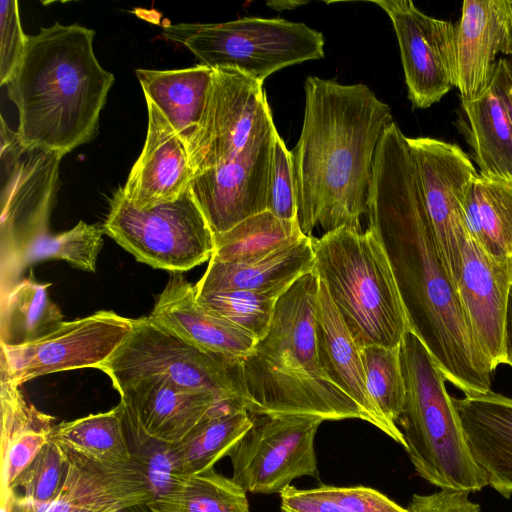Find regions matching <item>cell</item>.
<instances>
[{"label":"cell","mask_w":512,"mask_h":512,"mask_svg":"<svg viewBox=\"0 0 512 512\" xmlns=\"http://www.w3.org/2000/svg\"><path fill=\"white\" fill-rule=\"evenodd\" d=\"M303 236L298 219L283 220L266 210L215 235V248L210 260L238 262L256 258Z\"/></svg>","instance_id":"cell-31"},{"label":"cell","mask_w":512,"mask_h":512,"mask_svg":"<svg viewBox=\"0 0 512 512\" xmlns=\"http://www.w3.org/2000/svg\"><path fill=\"white\" fill-rule=\"evenodd\" d=\"M95 34L79 24L55 22L28 35L5 85L18 111L16 131L24 147L65 156L97 136L115 78L94 53Z\"/></svg>","instance_id":"cell-3"},{"label":"cell","mask_w":512,"mask_h":512,"mask_svg":"<svg viewBox=\"0 0 512 512\" xmlns=\"http://www.w3.org/2000/svg\"><path fill=\"white\" fill-rule=\"evenodd\" d=\"M319 278L301 276L276 303L268 333L242 359L251 415H312L325 420L367 417L324 371L315 332Z\"/></svg>","instance_id":"cell-4"},{"label":"cell","mask_w":512,"mask_h":512,"mask_svg":"<svg viewBox=\"0 0 512 512\" xmlns=\"http://www.w3.org/2000/svg\"><path fill=\"white\" fill-rule=\"evenodd\" d=\"M372 2L392 22L412 107L437 103L456 85V25L426 15L409 0Z\"/></svg>","instance_id":"cell-13"},{"label":"cell","mask_w":512,"mask_h":512,"mask_svg":"<svg viewBox=\"0 0 512 512\" xmlns=\"http://www.w3.org/2000/svg\"><path fill=\"white\" fill-rule=\"evenodd\" d=\"M50 283L30 276L1 293L0 344L19 346L35 342L63 322L60 308L50 298Z\"/></svg>","instance_id":"cell-29"},{"label":"cell","mask_w":512,"mask_h":512,"mask_svg":"<svg viewBox=\"0 0 512 512\" xmlns=\"http://www.w3.org/2000/svg\"><path fill=\"white\" fill-rule=\"evenodd\" d=\"M405 400L397 422L416 473L440 489L480 491L487 477L475 462L446 389V378L409 328L400 344Z\"/></svg>","instance_id":"cell-6"},{"label":"cell","mask_w":512,"mask_h":512,"mask_svg":"<svg viewBox=\"0 0 512 512\" xmlns=\"http://www.w3.org/2000/svg\"><path fill=\"white\" fill-rule=\"evenodd\" d=\"M505 364L512 367V286L510 289L505 326Z\"/></svg>","instance_id":"cell-43"},{"label":"cell","mask_w":512,"mask_h":512,"mask_svg":"<svg viewBox=\"0 0 512 512\" xmlns=\"http://www.w3.org/2000/svg\"><path fill=\"white\" fill-rule=\"evenodd\" d=\"M510 17L508 0H465L456 25V85L461 101H472L490 87L499 53L505 52Z\"/></svg>","instance_id":"cell-18"},{"label":"cell","mask_w":512,"mask_h":512,"mask_svg":"<svg viewBox=\"0 0 512 512\" xmlns=\"http://www.w3.org/2000/svg\"><path fill=\"white\" fill-rule=\"evenodd\" d=\"M267 210L283 220L298 219L292 154L278 131L274 139Z\"/></svg>","instance_id":"cell-37"},{"label":"cell","mask_w":512,"mask_h":512,"mask_svg":"<svg viewBox=\"0 0 512 512\" xmlns=\"http://www.w3.org/2000/svg\"><path fill=\"white\" fill-rule=\"evenodd\" d=\"M0 31V85L5 86L25 52L28 38L22 29L17 1H0Z\"/></svg>","instance_id":"cell-38"},{"label":"cell","mask_w":512,"mask_h":512,"mask_svg":"<svg viewBox=\"0 0 512 512\" xmlns=\"http://www.w3.org/2000/svg\"><path fill=\"white\" fill-rule=\"evenodd\" d=\"M462 107L480 174L512 180V121L496 78L482 96L462 101Z\"/></svg>","instance_id":"cell-26"},{"label":"cell","mask_w":512,"mask_h":512,"mask_svg":"<svg viewBox=\"0 0 512 512\" xmlns=\"http://www.w3.org/2000/svg\"><path fill=\"white\" fill-rule=\"evenodd\" d=\"M2 255L49 233V217L59 188L64 156L24 147L1 117Z\"/></svg>","instance_id":"cell-11"},{"label":"cell","mask_w":512,"mask_h":512,"mask_svg":"<svg viewBox=\"0 0 512 512\" xmlns=\"http://www.w3.org/2000/svg\"><path fill=\"white\" fill-rule=\"evenodd\" d=\"M145 101L146 140L125 185L120 187L125 198L140 209L177 200L191 188L193 179L186 143L156 105L147 97Z\"/></svg>","instance_id":"cell-17"},{"label":"cell","mask_w":512,"mask_h":512,"mask_svg":"<svg viewBox=\"0 0 512 512\" xmlns=\"http://www.w3.org/2000/svg\"><path fill=\"white\" fill-rule=\"evenodd\" d=\"M246 490L214 469L187 477L146 507L150 512H250Z\"/></svg>","instance_id":"cell-32"},{"label":"cell","mask_w":512,"mask_h":512,"mask_svg":"<svg viewBox=\"0 0 512 512\" xmlns=\"http://www.w3.org/2000/svg\"><path fill=\"white\" fill-rule=\"evenodd\" d=\"M470 492L440 489L428 495L414 494L407 507L409 512H481L480 506L469 499Z\"/></svg>","instance_id":"cell-41"},{"label":"cell","mask_w":512,"mask_h":512,"mask_svg":"<svg viewBox=\"0 0 512 512\" xmlns=\"http://www.w3.org/2000/svg\"><path fill=\"white\" fill-rule=\"evenodd\" d=\"M315 332L319 358L329 378L358 404L368 423L405 449L403 435L385 422L369 396L360 348L321 280L315 308Z\"/></svg>","instance_id":"cell-22"},{"label":"cell","mask_w":512,"mask_h":512,"mask_svg":"<svg viewBox=\"0 0 512 512\" xmlns=\"http://www.w3.org/2000/svg\"><path fill=\"white\" fill-rule=\"evenodd\" d=\"M306 3L307 2H305V1L285 0V1H270V2H267V5L272 9L282 11V10H292V9H295L298 6L304 5Z\"/></svg>","instance_id":"cell-44"},{"label":"cell","mask_w":512,"mask_h":512,"mask_svg":"<svg viewBox=\"0 0 512 512\" xmlns=\"http://www.w3.org/2000/svg\"><path fill=\"white\" fill-rule=\"evenodd\" d=\"M494 77L500 86L512 121V58L498 59Z\"/></svg>","instance_id":"cell-42"},{"label":"cell","mask_w":512,"mask_h":512,"mask_svg":"<svg viewBox=\"0 0 512 512\" xmlns=\"http://www.w3.org/2000/svg\"><path fill=\"white\" fill-rule=\"evenodd\" d=\"M98 369L110 377L118 392L137 382L163 379L244 408L242 359L201 349L150 316L133 319L129 335Z\"/></svg>","instance_id":"cell-8"},{"label":"cell","mask_w":512,"mask_h":512,"mask_svg":"<svg viewBox=\"0 0 512 512\" xmlns=\"http://www.w3.org/2000/svg\"><path fill=\"white\" fill-rule=\"evenodd\" d=\"M462 208L473 240L492 257L512 259V180L477 174L466 185Z\"/></svg>","instance_id":"cell-25"},{"label":"cell","mask_w":512,"mask_h":512,"mask_svg":"<svg viewBox=\"0 0 512 512\" xmlns=\"http://www.w3.org/2000/svg\"><path fill=\"white\" fill-rule=\"evenodd\" d=\"M315 268L311 237L303 236L265 255L238 262L209 260L196 294L247 290L279 298Z\"/></svg>","instance_id":"cell-23"},{"label":"cell","mask_w":512,"mask_h":512,"mask_svg":"<svg viewBox=\"0 0 512 512\" xmlns=\"http://www.w3.org/2000/svg\"><path fill=\"white\" fill-rule=\"evenodd\" d=\"M360 353L372 402L385 422L395 432L402 434L397 425L405 400L400 346L370 345L360 348Z\"/></svg>","instance_id":"cell-33"},{"label":"cell","mask_w":512,"mask_h":512,"mask_svg":"<svg viewBox=\"0 0 512 512\" xmlns=\"http://www.w3.org/2000/svg\"><path fill=\"white\" fill-rule=\"evenodd\" d=\"M144 97L149 98L188 145L207 105L214 69L198 64L174 70L136 69Z\"/></svg>","instance_id":"cell-24"},{"label":"cell","mask_w":512,"mask_h":512,"mask_svg":"<svg viewBox=\"0 0 512 512\" xmlns=\"http://www.w3.org/2000/svg\"><path fill=\"white\" fill-rule=\"evenodd\" d=\"M276 132L275 128L238 161L193 176L192 194L214 236L267 210Z\"/></svg>","instance_id":"cell-15"},{"label":"cell","mask_w":512,"mask_h":512,"mask_svg":"<svg viewBox=\"0 0 512 512\" xmlns=\"http://www.w3.org/2000/svg\"><path fill=\"white\" fill-rule=\"evenodd\" d=\"M408 142L444 265L457 287L467 235L462 198L466 185L478 173L456 144L430 137H408Z\"/></svg>","instance_id":"cell-14"},{"label":"cell","mask_w":512,"mask_h":512,"mask_svg":"<svg viewBox=\"0 0 512 512\" xmlns=\"http://www.w3.org/2000/svg\"><path fill=\"white\" fill-rule=\"evenodd\" d=\"M150 318L187 342L228 357L245 358L258 341L202 307L196 300L195 286L181 272H171Z\"/></svg>","instance_id":"cell-20"},{"label":"cell","mask_w":512,"mask_h":512,"mask_svg":"<svg viewBox=\"0 0 512 512\" xmlns=\"http://www.w3.org/2000/svg\"><path fill=\"white\" fill-rule=\"evenodd\" d=\"M197 302L247 332L262 339L271 326L278 298L247 290L196 294Z\"/></svg>","instance_id":"cell-34"},{"label":"cell","mask_w":512,"mask_h":512,"mask_svg":"<svg viewBox=\"0 0 512 512\" xmlns=\"http://www.w3.org/2000/svg\"><path fill=\"white\" fill-rule=\"evenodd\" d=\"M50 438L62 449L96 463L133 464L121 403L107 412L55 424Z\"/></svg>","instance_id":"cell-30"},{"label":"cell","mask_w":512,"mask_h":512,"mask_svg":"<svg viewBox=\"0 0 512 512\" xmlns=\"http://www.w3.org/2000/svg\"><path fill=\"white\" fill-rule=\"evenodd\" d=\"M279 494L282 512H353L324 494L319 487L298 489L289 485Z\"/></svg>","instance_id":"cell-40"},{"label":"cell","mask_w":512,"mask_h":512,"mask_svg":"<svg viewBox=\"0 0 512 512\" xmlns=\"http://www.w3.org/2000/svg\"><path fill=\"white\" fill-rule=\"evenodd\" d=\"M304 92L302 130L291 150L301 231L313 237L318 228L361 230L375 151L393 122L391 108L362 83L310 76Z\"/></svg>","instance_id":"cell-2"},{"label":"cell","mask_w":512,"mask_h":512,"mask_svg":"<svg viewBox=\"0 0 512 512\" xmlns=\"http://www.w3.org/2000/svg\"><path fill=\"white\" fill-rule=\"evenodd\" d=\"M475 462L488 485L505 498L512 496V398L489 391L452 397Z\"/></svg>","instance_id":"cell-21"},{"label":"cell","mask_w":512,"mask_h":512,"mask_svg":"<svg viewBox=\"0 0 512 512\" xmlns=\"http://www.w3.org/2000/svg\"><path fill=\"white\" fill-rule=\"evenodd\" d=\"M321 491L353 512H409L383 493L370 487L322 485Z\"/></svg>","instance_id":"cell-39"},{"label":"cell","mask_w":512,"mask_h":512,"mask_svg":"<svg viewBox=\"0 0 512 512\" xmlns=\"http://www.w3.org/2000/svg\"><path fill=\"white\" fill-rule=\"evenodd\" d=\"M68 460L61 447L51 438L31 464L14 480L10 491L22 488L26 500L46 505L52 502L62 489Z\"/></svg>","instance_id":"cell-36"},{"label":"cell","mask_w":512,"mask_h":512,"mask_svg":"<svg viewBox=\"0 0 512 512\" xmlns=\"http://www.w3.org/2000/svg\"><path fill=\"white\" fill-rule=\"evenodd\" d=\"M123 418L133 461L145 477L153 501L174 490L187 477L177 469L172 444L148 436L124 412Z\"/></svg>","instance_id":"cell-35"},{"label":"cell","mask_w":512,"mask_h":512,"mask_svg":"<svg viewBox=\"0 0 512 512\" xmlns=\"http://www.w3.org/2000/svg\"><path fill=\"white\" fill-rule=\"evenodd\" d=\"M103 233L102 228L79 221L70 230L47 233L2 255L1 293L17 282L19 274L27 266L45 259L64 260L75 268L95 272Z\"/></svg>","instance_id":"cell-28"},{"label":"cell","mask_w":512,"mask_h":512,"mask_svg":"<svg viewBox=\"0 0 512 512\" xmlns=\"http://www.w3.org/2000/svg\"><path fill=\"white\" fill-rule=\"evenodd\" d=\"M119 394L128 419L148 436L172 445L180 443L216 408L227 404L211 393L183 389L163 379L134 383Z\"/></svg>","instance_id":"cell-19"},{"label":"cell","mask_w":512,"mask_h":512,"mask_svg":"<svg viewBox=\"0 0 512 512\" xmlns=\"http://www.w3.org/2000/svg\"><path fill=\"white\" fill-rule=\"evenodd\" d=\"M102 229L137 261L170 272L182 273L209 261L215 248L191 188L173 202L140 209L119 187Z\"/></svg>","instance_id":"cell-9"},{"label":"cell","mask_w":512,"mask_h":512,"mask_svg":"<svg viewBox=\"0 0 512 512\" xmlns=\"http://www.w3.org/2000/svg\"><path fill=\"white\" fill-rule=\"evenodd\" d=\"M508 1L510 6V17L507 25V44L504 55H507L510 58H512V0Z\"/></svg>","instance_id":"cell-45"},{"label":"cell","mask_w":512,"mask_h":512,"mask_svg":"<svg viewBox=\"0 0 512 512\" xmlns=\"http://www.w3.org/2000/svg\"><path fill=\"white\" fill-rule=\"evenodd\" d=\"M133 319L100 310L64 321L47 336L25 345L0 344V380L21 386L55 372L99 368L129 335Z\"/></svg>","instance_id":"cell-12"},{"label":"cell","mask_w":512,"mask_h":512,"mask_svg":"<svg viewBox=\"0 0 512 512\" xmlns=\"http://www.w3.org/2000/svg\"><path fill=\"white\" fill-rule=\"evenodd\" d=\"M512 259L488 255L468 234L461 248L458 295L478 348L493 371L505 364V326Z\"/></svg>","instance_id":"cell-16"},{"label":"cell","mask_w":512,"mask_h":512,"mask_svg":"<svg viewBox=\"0 0 512 512\" xmlns=\"http://www.w3.org/2000/svg\"><path fill=\"white\" fill-rule=\"evenodd\" d=\"M366 215L388 256L409 326L446 380L465 395L491 391L494 371L474 341L441 256L408 137L395 122L375 151Z\"/></svg>","instance_id":"cell-1"},{"label":"cell","mask_w":512,"mask_h":512,"mask_svg":"<svg viewBox=\"0 0 512 512\" xmlns=\"http://www.w3.org/2000/svg\"><path fill=\"white\" fill-rule=\"evenodd\" d=\"M162 36L184 45L203 65L235 69L262 84L285 67L325 55L321 32L283 18L168 24Z\"/></svg>","instance_id":"cell-7"},{"label":"cell","mask_w":512,"mask_h":512,"mask_svg":"<svg viewBox=\"0 0 512 512\" xmlns=\"http://www.w3.org/2000/svg\"><path fill=\"white\" fill-rule=\"evenodd\" d=\"M253 425V416L244 408L224 404L197 424L178 444L173 455L179 473L184 477L213 469L216 462L228 456Z\"/></svg>","instance_id":"cell-27"},{"label":"cell","mask_w":512,"mask_h":512,"mask_svg":"<svg viewBox=\"0 0 512 512\" xmlns=\"http://www.w3.org/2000/svg\"><path fill=\"white\" fill-rule=\"evenodd\" d=\"M311 239L314 271L358 347H399L409 321L375 231L344 226Z\"/></svg>","instance_id":"cell-5"},{"label":"cell","mask_w":512,"mask_h":512,"mask_svg":"<svg viewBox=\"0 0 512 512\" xmlns=\"http://www.w3.org/2000/svg\"><path fill=\"white\" fill-rule=\"evenodd\" d=\"M253 425L228 454L232 479L247 492L280 493L302 476L319 477L315 436L322 418L252 415Z\"/></svg>","instance_id":"cell-10"}]
</instances>
